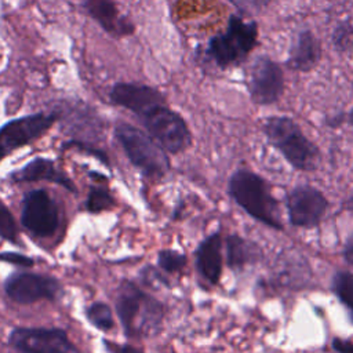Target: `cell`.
Here are the masks:
<instances>
[{"mask_svg":"<svg viewBox=\"0 0 353 353\" xmlns=\"http://www.w3.org/2000/svg\"><path fill=\"white\" fill-rule=\"evenodd\" d=\"M263 134L285 160L296 170L314 171L320 164L319 148L303 135L299 125L290 117L272 116L263 121Z\"/></svg>","mask_w":353,"mask_h":353,"instance_id":"6da1fadb","label":"cell"},{"mask_svg":"<svg viewBox=\"0 0 353 353\" xmlns=\"http://www.w3.org/2000/svg\"><path fill=\"white\" fill-rule=\"evenodd\" d=\"M116 310L125 334L135 338L156 334L163 319L160 302L130 281H124L119 288Z\"/></svg>","mask_w":353,"mask_h":353,"instance_id":"7a4b0ae2","label":"cell"},{"mask_svg":"<svg viewBox=\"0 0 353 353\" xmlns=\"http://www.w3.org/2000/svg\"><path fill=\"white\" fill-rule=\"evenodd\" d=\"M229 193L250 216L273 229H283L279 203L263 178L251 171L239 170L229 179Z\"/></svg>","mask_w":353,"mask_h":353,"instance_id":"3957f363","label":"cell"},{"mask_svg":"<svg viewBox=\"0 0 353 353\" xmlns=\"http://www.w3.org/2000/svg\"><path fill=\"white\" fill-rule=\"evenodd\" d=\"M256 41V22H245L237 15H230L226 30L208 41L207 54L219 68H228L243 62L254 50Z\"/></svg>","mask_w":353,"mask_h":353,"instance_id":"277c9868","label":"cell"},{"mask_svg":"<svg viewBox=\"0 0 353 353\" xmlns=\"http://www.w3.org/2000/svg\"><path fill=\"white\" fill-rule=\"evenodd\" d=\"M116 137L131 163L145 175L160 178L168 171L170 163L164 150L141 130L120 123L116 125Z\"/></svg>","mask_w":353,"mask_h":353,"instance_id":"5b68a950","label":"cell"},{"mask_svg":"<svg viewBox=\"0 0 353 353\" xmlns=\"http://www.w3.org/2000/svg\"><path fill=\"white\" fill-rule=\"evenodd\" d=\"M149 134L163 149L178 153L190 145V132L183 119L164 103L156 105L141 116Z\"/></svg>","mask_w":353,"mask_h":353,"instance_id":"8992f818","label":"cell"},{"mask_svg":"<svg viewBox=\"0 0 353 353\" xmlns=\"http://www.w3.org/2000/svg\"><path fill=\"white\" fill-rule=\"evenodd\" d=\"M247 88L251 99L258 105L277 102L284 91V74L280 65L266 55L256 57L247 74Z\"/></svg>","mask_w":353,"mask_h":353,"instance_id":"52a82bcc","label":"cell"},{"mask_svg":"<svg viewBox=\"0 0 353 353\" xmlns=\"http://www.w3.org/2000/svg\"><path fill=\"white\" fill-rule=\"evenodd\" d=\"M10 343L22 353H77L66 332L58 328H15Z\"/></svg>","mask_w":353,"mask_h":353,"instance_id":"ba28073f","label":"cell"},{"mask_svg":"<svg viewBox=\"0 0 353 353\" xmlns=\"http://www.w3.org/2000/svg\"><path fill=\"white\" fill-rule=\"evenodd\" d=\"M57 120L55 114H32L11 120L0 128V160L41 137Z\"/></svg>","mask_w":353,"mask_h":353,"instance_id":"9c48e42d","label":"cell"},{"mask_svg":"<svg viewBox=\"0 0 353 353\" xmlns=\"http://www.w3.org/2000/svg\"><path fill=\"white\" fill-rule=\"evenodd\" d=\"M22 223L33 234L51 236L59 225L58 207L46 190H32L23 199Z\"/></svg>","mask_w":353,"mask_h":353,"instance_id":"30bf717a","label":"cell"},{"mask_svg":"<svg viewBox=\"0 0 353 353\" xmlns=\"http://www.w3.org/2000/svg\"><path fill=\"white\" fill-rule=\"evenodd\" d=\"M327 199L312 186H298L287 196L290 222L294 226L314 228L323 219L327 210Z\"/></svg>","mask_w":353,"mask_h":353,"instance_id":"8fae6325","label":"cell"},{"mask_svg":"<svg viewBox=\"0 0 353 353\" xmlns=\"http://www.w3.org/2000/svg\"><path fill=\"white\" fill-rule=\"evenodd\" d=\"M4 290L6 294L18 303L55 299L62 292V288L55 279L32 273H21L10 277L4 284Z\"/></svg>","mask_w":353,"mask_h":353,"instance_id":"7c38bea8","label":"cell"},{"mask_svg":"<svg viewBox=\"0 0 353 353\" xmlns=\"http://www.w3.org/2000/svg\"><path fill=\"white\" fill-rule=\"evenodd\" d=\"M110 98L114 103L124 106L139 117L156 105L164 103L160 92L152 87L132 83H119L110 91Z\"/></svg>","mask_w":353,"mask_h":353,"instance_id":"4fadbf2b","label":"cell"},{"mask_svg":"<svg viewBox=\"0 0 353 353\" xmlns=\"http://www.w3.org/2000/svg\"><path fill=\"white\" fill-rule=\"evenodd\" d=\"M87 12L110 34L125 36L134 32V26L124 17L116 0H81Z\"/></svg>","mask_w":353,"mask_h":353,"instance_id":"5bb4252c","label":"cell"},{"mask_svg":"<svg viewBox=\"0 0 353 353\" xmlns=\"http://www.w3.org/2000/svg\"><path fill=\"white\" fill-rule=\"evenodd\" d=\"M321 58V44L310 30H301L295 34L290 50L287 66L299 70H312Z\"/></svg>","mask_w":353,"mask_h":353,"instance_id":"9a60e30c","label":"cell"},{"mask_svg":"<svg viewBox=\"0 0 353 353\" xmlns=\"http://www.w3.org/2000/svg\"><path fill=\"white\" fill-rule=\"evenodd\" d=\"M14 182H30V181H50L58 185H62L68 190L74 192L73 182L59 171L52 160L48 159H34L28 163L23 168L11 174Z\"/></svg>","mask_w":353,"mask_h":353,"instance_id":"2e32d148","label":"cell"},{"mask_svg":"<svg viewBox=\"0 0 353 353\" xmlns=\"http://www.w3.org/2000/svg\"><path fill=\"white\" fill-rule=\"evenodd\" d=\"M222 241L218 233L208 236L197 248L196 263L201 276L212 284H216L222 273Z\"/></svg>","mask_w":353,"mask_h":353,"instance_id":"e0dca14e","label":"cell"},{"mask_svg":"<svg viewBox=\"0 0 353 353\" xmlns=\"http://www.w3.org/2000/svg\"><path fill=\"white\" fill-rule=\"evenodd\" d=\"M226 247L228 263L230 268L240 269L256 258L258 248L252 243L239 236H229L226 240Z\"/></svg>","mask_w":353,"mask_h":353,"instance_id":"ac0fdd59","label":"cell"},{"mask_svg":"<svg viewBox=\"0 0 353 353\" xmlns=\"http://www.w3.org/2000/svg\"><path fill=\"white\" fill-rule=\"evenodd\" d=\"M332 290L339 301L347 307L353 320V274L338 272L332 280Z\"/></svg>","mask_w":353,"mask_h":353,"instance_id":"d6986e66","label":"cell"},{"mask_svg":"<svg viewBox=\"0 0 353 353\" xmlns=\"http://www.w3.org/2000/svg\"><path fill=\"white\" fill-rule=\"evenodd\" d=\"M87 317L92 325L102 331H109L114 325L112 310L102 302H95L87 309Z\"/></svg>","mask_w":353,"mask_h":353,"instance_id":"ffe728a7","label":"cell"},{"mask_svg":"<svg viewBox=\"0 0 353 353\" xmlns=\"http://www.w3.org/2000/svg\"><path fill=\"white\" fill-rule=\"evenodd\" d=\"M113 205V199L109 194L108 190L102 188H94L91 189L87 201H85V208L90 212H101L103 210H108Z\"/></svg>","mask_w":353,"mask_h":353,"instance_id":"44dd1931","label":"cell"},{"mask_svg":"<svg viewBox=\"0 0 353 353\" xmlns=\"http://www.w3.org/2000/svg\"><path fill=\"white\" fill-rule=\"evenodd\" d=\"M0 237L15 243L18 239V229L12 214L0 200Z\"/></svg>","mask_w":353,"mask_h":353,"instance_id":"7402d4cb","label":"cell"},{"mask_svg":"<svg viewBox=\"0 0 353 353\" xmlns=\"http://www.w3.org/2000/svg\"><path fill=\"white\" fill-rule=\"evenodd\" d=\"M159 265L165 272H176L186 265V258L176 251L163 250L159 252Z\"/></svg>","mask_w":353,"mask_h":353,"instance_id":"603a6c76","label":"cell"},{"mask_svg":"<svg viewBox=\"0 0 353 353\" xmlns=\"http://www.w3.org/2000/svg\"><path fill=\"white\" fill-rule=\"evenodd\" d=\"M332 40L335 47L339 51H347L353 46V25L341 23L332 34Z\"/></svg>","mask_w":353,"mask_h":353,"instance_id":"cb8c5ba5","label":"cell"},{"mask_svg":"<svg viewBox=\"0 0 353 353\" xmlns=\"http://www.w3.org/2000/svg\"><path fill=\"white\" fill-rule=\"evenodd\" d=\"M237 10L244 14H261L263 10L268 8L272 0H229Z\"/></svg>","mask_w":353,"mask_h":353,"instance_id":"d4e9b609","label":"cell"},{"mask_svg":"<svg viewBox=\"0 0 353 353\" xmlns=\"http://www.w3.org/2000/svg\"><path fill=\"white\" fill-rule=\"evenodd\" d=\"M0 261H6L10 263H15L19 266H32L33 261L29 256L17 254V252H3L0 254Z\"/></svg>","mask_w":353,"mask_h":353,"instance_id":"484cf974","label":"cell"},{"mask_svg":"<svg viewBox=\"0 0 353 353\" xmlns=\"http://www.w3.org/2000/svg\"><path fill=\"white\" fill-rule=\"evenodd\" d=\"M332 347L334 350H336L338 353H353V343L350 341H345V339H338L335 338L332 341Z\"/></svg>","mask_w":353,"mask_h":353,"instance_id":"4316f807","label":"cell"},{"mask_svg":"<svg viewBox=\"0 0 353 353\" xmlns=\"http://www.w3.org/2000/svg\"><path fill=\"white\" fill-rule=\"evenodd\" d=\"M106 345L112 353H142L128 345H112V343H106Z\"/></svg>","mask_w":353,"mask_h":353,"instance_id":"83f0119b","label":"cell"},{"mask_svg":"<svg viewBox=\"0 0 353 353\" xmlns=\"http://www.w3.org/2000/svg\"><path fill=\"white\" fill-rule=\"evenodd\" d=\"M345 259H346V262L349 263V265H352L353 266V241L346 247V250H345Z\"/></svg>","mask_w":353,"mask_h":353,"instance_id":"f1b7e54d","label":"cell"},{"mask_svg":"<svg viewBox=\"0 0 353 353\" xmlns=\"http://www.w3.org/2000/svg\"><path fill=\"white\" fill-rule=\"evenodd\" d=\"M347 121H349L350 125H353V108L350 109V112H349V114H347Z\"/></svg>","mask_w":353,"mask_h":353,"instance_id":"f546056e","label":"cell"}]
</instances>
